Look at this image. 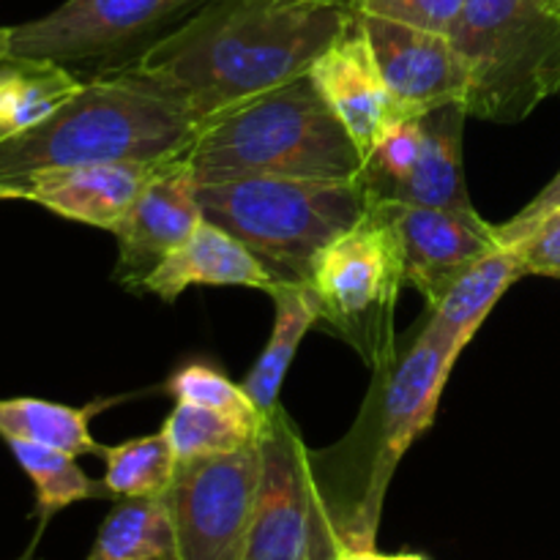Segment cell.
<instances>
[{
  "label": "cell",
  "mask_w": 560,
  "mask_h": 560,
  "mask_svg": "<svg viewBox=\"0 0 560 560\" xmlns=\"http://www.w3.org/2000/svg\"><path fill=\"white\" fill-rule=\"evenodd\" d=\"M556 208H560V173L550 180V184L545 186V189L539 191V195L534 197V200L528 202V206L523 208V211L514 213V217L509 219V222L495 224L498 244H501V246H514V244H517V241H523L525 235H528L530 230H534L536 224H539L541 219L547 217V213L556 211Z\"/></svg>",
  "instance_id": "obj_29"
},
{
  "label": "cell",
  "mask_w": 560,
  "mask_h": 560,
  "mask_svg": "<svg viewBox=\"0 0 560 560\" xmlns=\"http://www.w3.org/2000/svg\"><path fill=\"white\" fill-rule=\"evenodd\" d=\"M98 457L104 459L102 481L109 498L167 495L178 470V457L164 430L107 446Z\"/></svg>",
  "instance_id": "obj_25"
},
{
  "label": "cell",
  "mask_w": 560,
  "mask_h": 560,
  "mask_svg": "<svg viewBox=\"0 0 560 560\" xmlns=\"http://www.w3.org/2000/svg\"><path fill=\"white\" fill-rule=\"evenodd\" d=\"M173 162V159H170ZM164 162H107L38 170L3 184L14 200L38 202L63 219L113 233Z\"/></svg>",
  "instance_id": "obj_16"
},
{
  "label": "cell",
  "mask_w": 560,
  "mask_h": 560,
  "mask_svg": "<svg viewBox=\"0 0 560 560\" xmlns=\"http://www.w3.org/2000/svg\"><path fill=\"white\" fill-rule=\"evenodd\" d=\"M386 213L402 249L405 284L419 290L424 301L438 306L454 279L495 252V224L485 222L476 211H448L427 206H394L372 202Z\"/></svg>",
  "instance_id": "obj_12"
},
{
  "label": "cell",
  "mask_w": 560,
  "mask_h": 560,
  "mask_svg": "<svg viewBox=\"0 0 560 560\" xmlns=\"http://www.w3.org/2000/svg\"><path fill=\"white\" fill-rule=\"evenodd\" d=\"M345 3L359 16H381L421 31L452 33L465 0H345Z\"/></svg>",
  "instance_id": "obj_27"
},
{
  "label": "cell",
  "mask_w": 560,
  "mask_h": 560,
  "mask_svg": "<svg viewBox=\"0 0 560 560\" xmlns=\"http://www.w3.org/2000/svg\"><path fill=\"white\" fill-rule=\"evenodd\" d=\"M331 560H386V556H377L372 547H339Z\"/></svg>",
  "instance_id": "obj_30"
},
{
  "label": "cell",
  "mask_w": 560,
  "mask_h": 560,
  "mask_svg": "<svg viewBox=\"0 0 560 560\" xmlns=\"http://www.w3.org/2000/svg\"><path fill=\"white\" fill-rule=\"evenodd\" d=\"M262 424L266 419H241V416L224 413V410L178 402L162 430L178 463H191V459L219 457V454L249 446L262 435Z\"/></svg>",
  "instance_id": "obj_24"
},
{
  "label": "cell",
  "mask_w": 560,
  "mask_h": 560,
  "mask_svg": "<svg viewBox=\"0 0 560 560\" xmlns=\"http://www.w3.org/2000/svg\"><path fill=\"white\" fill-rule=\"evenodd\" d=\"M523 266L525 277L560 279V208L547 213L523 241L506 246Z\"/></svg>",
  "instance_id": "obj_28"
},
{
  "label": "cell",
  "mask_w": 560,
  "mask_h": 560,
  "mask_svg": "<svg viewBox=\"0 0 560 560\" xmlns=\"http://www.w3.org/2000/svg\"><path fill=\"white\" fill-rule=\"evenodd\" d=\"M11 58V27H0V63Z\"/></svg>",
  "instance_id": "obj_31"
},
{
  "label": "cell",
  "mask_w": 560,
  "mask_h": 560,
  "mask_svg": "<svg viewBox=\"0 0 560 560\" xmlns=\"http://www.w3.org/2000/svg\"><path fill=\"white\" fill-rule=\"evenodd\" d=\"M320 301V323L337 331L372 372L392 364L394 310L405 288L402 249L377 206L317 255L310 279Z\"/></svg>",
  "instance_id": "obj_7"
},
{
  "label": "cell",
  "mask_w": 560,
  "mask_h": 560,
  "mask_svg": "<svg viewBox=\"0 0 560 560\" xmlns=\"http://www.w3.org/2000/svg\"><path fill=\"white\" fill-rule=\"evenodd\" d=\"M82 85L69 66L11 55L0 63V140L36 129Z\"/></svg>",
  "instance_id": "obj_19"
},
{
  "label": "cell",
  "mask_w": 560,
  "mask_h": 560,
  "mask_svg": "<svg viewBox=\"0 0 560 560\" xmlns=\"http://www.w3.org/2000/svg\"><path fill=\"white\" fill-rule=\"evenodd\" d=\"M448 36L474 118L517 124L560 93V0H465Z\"/></svg>",
  "instance_id": "obj_6"
},
{
  "label": "cell",
  "mask_w": 560,
  "mask_h": 560,
  "mask_svg": "<svg viewBox=\"0 0 560 560\" xmlns=\"http://www.w3.org/2000/svg\"><path fill=\"white\" fill-rule=\"evenodd\" d=\"M252 288L271 295L279 288L266 266L219 224L202 219L145 279L140 290L173 304L186 288Z\"/></svg>",
  "instance_id": "obj_17"
},
{
  "label": "cell",
  "mask_w": 560,
  "mask_h": 560,
  "mask_svg": "<svg viewBox=\"0 0 560 560\" xmlns=\"http://www.w3.org/2000/svg\"><path fill=\"white\" fill-rule=\"evenodd\" d=\"M0 200H14V195H11L3 184H0Z\"/></svg>",
  "instance_id": "obj_33"
},
{
  "label": "cell",
  "mask_w": 560,
  "mask_h": 560,
  "mask_svg": "<svg viewBox=\"0 0 560 560\" xmlns=\"http://www.w3.org/2000/svg\"><path fill=\"white\" fill-rule=\"evenodd\" d=\"M386 560H427V558L416 556V552H402V556H386Z\"/></svg>",
  "instance_id": "obj_32"
},
{
  "label": "cell",
  "mask_w": 560,
  "mask_h": 560,
  "mask_svg": "<svg viewBox=\"0 0 560 560\" xmlns=\"http://www.w3.org/2000/svg\"><path fill=\"white\" fill-rule=\"evenodd\" d=\"M208 222L241 241L279 284H310L317 255L366 211L359 180L222 175L200 178Z\"/></svg>",
  "instance_id": "obj_5"
},
{
  "label": "cell",
  "mask_w": 560,
  "mask_h": 560,
  "mask_svg": "<svg viewBox=\"0 0 560 560\" xmlns=\"http://www.w3.org/2000/svg\"><path fill=\"white\" fill-rule=\"evenodd\" d=\"M359 22L370 38L383 82L405 118L463 104L465 69L448 33L421 31L381 16H359Z\"/></svg>",
  "instance_id": "obj_13"
},
{
  "label": "cell",
  "mask_w": 560,
  "mask_h": 560,
  "mask_svg": "<svg viewBox=\"0 0 560 560\" xmlns=\"http://www.w3.org/2000/svg\"><path fill=\"white\" fill-rule=\"evenodd\" d=\"M342 3H345V0H342Z\"/></svg>",
  "instance_id": "obj_34"
},
{
  "label": "cell",
  "mask_w": 560,
  "mask_h": 560,
  "mask_svg": "<svg viewBox=\"0 0 560 560\" xmlns=\"http://www.w3.org/2000/svg\"><path fill=\"white\" fill-rule=\"evenodd\" d=\"M271 299L277 306L271 339L241 383L262 416L279 408V392H282L290 364L299 353V345L320 323V301H317L312 284H279Z\"/></svg>",
  "instance_id": "obj_18"
},
{
  "label": "cell",
  "mask_w": 560,
  "mask_h": 560,
  "mask_svg": "<svg viewBox=\"0 0 560 560\" xmlns=\"http://www.w3.org/2000/svg\"><path fill=\"white\" fill-rule=\"evenodd\" d=\"M186 162L200 178L284 175L359 180L364 159L310 71L197 129Z\"/></svg>",
  "instance_id": "obj_3"
},
{
  "label": "cell",
  "mask_w": 560,
  "mask_h": 560,
  "mask_svg": "<svg viewBox=\"0 0 560 560\" xmlns=\"http://www.w3.org/2000/svg\"><path fill=\"white\" fill-rule=\"evenodd\" d=\"M3 441L36 487V517L42 525H47L55 512L71 506V503L109 498L104 481H93L91 476H85V470L77 465L74 454L42 446V443L20 441V438H3Z\"/></svg>",
  "instance_id": "obj_23"
},
{
  "label": "cell",
  "mask_w": 560,
  "mask_h": 560,
  "mask_svg": "<svg viewBox=\"0 0 560 560\" xmlns=\"http://www.w3.org/2000/svg\"><path fill=\"white\" fill-rule=\"evenodd\" d=\"M523 277L525 271L517 257H514V252L506 249V246H498L495 252L476 260L474 266L465 268L454 279L452 288L438 301V306L430 310L427 320L446 339L468 348L470 339L476 337L481 323L492 312V306Z\"/></svg>",
  "instance_id": "obj_20"
},
{
  "label": "cell",
  "mask_w": 560,
  "mask_h": 560,
  "mask_svg": "<svg viewBox=\"0 0 560 560\" xmlns=\"http://www.w3.org/2000/svg\"><path fill=\"white\" fill-rule=\"evenodd\" d=\"M463 104L408 115L364 159L359 184L366 202L476 211L463 167Z\"/></svg>",
  "instance_id": "obj_8"
},
{
  "label": "cell",
  "mask_w": 560,
  "mask_h": 560,
  "mask_svg": "<svg viewBox=\"0 0 560 560\" xmlns=\"http://www.w3.org/2000/svg\"><path fill=\"white\" fill-rule=\"evenodd\" d=\"M85 560H178L167 495L120 498Z\"/></svg>",
  "instance_id": "obj_21"
},
{
  "label": "cell",
  "mask_w": 560,
  "mask_h": 560,
  "mask_svg": "<svg viewBox=\"0 0 560 560\" xmlns=\"http://www.w3.org/2000/svg\"><path fill=\"white\" fill-rule=\"evenodd\" d=\"M260 457L246 560H331L337 545L312 485L310 448L282 408L266 416Z\"/></svg>",
  "instance_id": "obj_9"
},
{
  "label": "cell",
  "mask_w": 560,
  "mask_h": 560,
  "mask_svg": "<svg viewBox=\"0 0 560 560\" xmlns=\"http://www.w3.org/2000/svg\"><path fill=\"white\" fill-rule=\"evenodd\" d=\"M260 463V438L238 452L178 463L167 492L178 560H246Z\"/></svg>",
  "instance_id": "obj_10"
},
{
  "label": "cell",
  "mask_w": 560,
  "mask_h": 560,
  "mask_svg": "<svg viewBox=\"0 0 560 560\" xmlns=\"http://www.w3.org/2000/svg\"><path fill=\"white\" fill-rule=\"evenodd\" d=\"M98 408L102 402L71 408V405L36 397L0 399V438L42 443V446L60 448L74 457L102 454L104 446H98L91 435V416Z\"/></svg>",
  "instance_id": "obj_22"
},
{
  "label": "cell",
  "mask_w": 560,
  "mask_h": 560,
  "mask_svg": "<svg viewBox=\"0 0 560 560\" xmlns=\"http://www.w3.org/2000/svg\"><path fill=\"white\" fill-rule=\"evenodd\" d=\"M463 350L427 320L413 345L375 372L353 430L328 452H310L312 485L337 550L372 547L388 481L402 454L435 421Z\"/></svg>",
  "instance_id": "obj_2"
},
{
  "label": "cell",
  "mask_w": 560,
  "mask_h": 560,
  "mask_svg": "<svg viewBox=\"0 0 560 560\" xmlns=\"http://www.w3.org/2000/svg\"><path fill=\"white\" fill-rule=\"evenodd\" d=\"M310 77L323 102L355 142L361 159L370 156L405 118L383 82L359 16H353L337 42L310 66Z\"/></svg>",
  "instance_id": "obj_15"
},
{
  "label": "cell",
  "mask_w": 560,
  "mask_h": 560,
  "mask_svg": "<svg viewBox=\"0 0 560 560\" xmlns=\"http://www.w3.org/2000/svg\"><path fill=\"white\" fill-rule=\"evenodd\" d=\"M202 3L208 0H66L47 16L11 27V55L63 66L115 58Z\"/></svg>",
  "instance_id": "obj_11"
},
{
  "label": "cell",
  "mask_w": 560,
  "mask_h": 560,
  "mask_svg": "<svg viewBox=\"0 0 560 560\" xmlns=\"http://www.w3.org/2000/svg\"><path fill=\"white\" fill-rule=\"evenodd\" d=\"M342 0H208L107 74L180 109L200 129L295 77L353 22Z\"/></svg>",
  "instance_id": "obj_1"
},
{
  "label": "cell",
  "mask_w": 560,
  "mask_h": 560,
  "mask_svg": "<svg viewBox=\"0 0 560 560\" xmlns=\"http://www.w3.org/2000/svg\"><path fill=\"white\" fill-rule=\"evenodd\" d=\"M195 137L180 109L98 71L36 129L0 140V184L38 170L184 159Z\"/></svg>",
  "instance_id": "obj_4"
},
{
  "label": "cell",
  "mask_w": 560,
  "mask_h": 560,
  "mask_svg": "<svg viewBox=\"0 0 560 560\" xmlns=\"http://www.w3.org/2000/svg\"><path fill=\"white\" fill-rule=\"evenodd\" d=\"M206 219L197 197V173L186 159H173L156 170L145 189L137 195L113 235L118 238L115 279L140 290L142 279L195 233Z\"/></svg>",
  "instance_id": "obj_14"
},
{
  "label": "cell",
  "mask_w": 560,
  "mask_h": 560,
  "mask_svg": "<svg viewBox=\"0 0 560 560\" xmlns=\"http://www.w3.org/2000/svg\"><path fill=\"white\" fill-rule=\"evenodd\" d=\"M167 392L173 394L175 402L202 405V408L224 410V413L241 416V419H266L257 410V405L252 402L249 394L244 392V386H238V383H233L222 372L206 364H189L175 372L167 381Z\"/></svg>",
  "instance_id": "obj_26"
}]
</instances>
